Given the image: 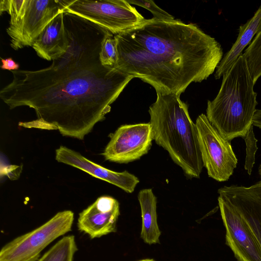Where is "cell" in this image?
Listing matches in <instances>:
<instances>
[{
    "instance_id": "cell-6",
    "label": "cell",
    "mask_w": 261,
    "mask_h": 261,
    "mask_svg": "<svg viewBox=\"0 0 261 261\" xmlns=\"http://www.w3.org/2000/svg\"><path fill=\"white\" fill-rule=\"evenodd\" d=\"M64 12L87 19L114 35L129 31L146 20L125 0H71Z\"/></svg>"
},
{
    "instance_id": "cell-11",
    "label": "cell",
    "mask_w": 261,
    "mask_h": 261,
    "mask_svg": "<svg viewBox=\"0 0 261 261\" xmlns=\"http://www.w3.org/2000/svg\"><path fill=\"white\" fill-rule=\"evenodd\" d=\"M218 193L241 214L261 248V181L249 187L224 186Z\"/></svg>"
},
{
    "instance_id": "cell-4",
    "label": "cell",
    "mask_w": 261,
    "mask_h": 261,
    "mask_svg": "<svg viewBox=\"0 0 261 261\" xmlns=\"http://www.w3.org/2000/svg\"><path fill=\"white\" fill-rule=\"evenodd\" d=\"M216 97L208 100L206 117L226 140L244 138L253 125L256 111V93L243 54L222 76Z\"/></svg>"
},
{
    "instance_id": "cell-20",
    "label": "cell",
    "mask_w": 261,
    "mask_h": 261,
    "mask_svg": "<svg viewBox=\"0 0 261 261\" xmlns=\"http://www.w3.org/2000/svg\"><path fill=\"white\" fill-rule=\"evenodd\" d=\"M246 145V156L245 169L250 175L255 162V154L257 149V140L253 133V125L250 127L245 136L243 138Z\"/></svg>"
},
{
    "instance_id": "cell-17",
    "label": "cell",
    "mask_w": 261,
    "mask_h": 261,
    "mask_svg": "<svg viewBox=\"0 0 261 261\" xmlns=\"http://www.w3.org/2000/svg\"><path fill=\"white\" fill-rule=\"evenodd\" d=\"M73 235L63 237L37 261H73L77 250Z\"/></svg>"
},
{
    "instance_id": "cell-22",
    "label": "cell",
    "mask_w": 261,
    "mask_h": 261,
    "mask_svg": "<svg viewBox=\"0 0 261 261\" xmlns=\"http://www.w3.org/2000/svg\"><path fill=\"white\" fill-rule=\"evenodd\" d=\"M2 64L1 68L3 70L14 71L19 70V65L15 62L11 58L6 59L1 58Z\"/></svg>"
},
{
    "instance_id": "cell-7",
    "label": "cell",
    "mask_w": 261,
    "mask_h": 261,
    "mask_svg": "<svg viewBox=\"0 0 261 261\" xmlns=\"http://www.w3.org/2000/svg\"><path fill=\"white\" fill-rule=\"evenodd\" d=\"M73 220L71 211L58 212L42 225L4 245L0 261H37L46 247L71 230Z\"/></svg>"
},
{
    "instance_id": "cell-10",
    "label": "cell",
    "mask_w": 261,
    "mask_h": 261,
    "mask_svg": "<svg viewBox=\"0 0 261 261\" xmlns=\"http://www.w3.org/2000/svg\"><path fill=\"white\" fill-rule=\"evenodd\" d=\"M226 229V244L238 261H261V248L241 214L227 201L218 198Z\"/></svg>"
},
{
    "instance_id": "cell-18",
    "label": "cell",
    "mask_w": 261,
    "mask_h": 261,
    "mask_svg": "<svg viewBox=\"0 0 261 261\" xmlns=\"http://www.w3.org/2000/svg\"><path fill=\"white\" fill-rule=\"evenodd\" d=\"M243 56L255 84L261 76V28L245 49Z\"/></svg>"
},
{
    "instance_id": "cell-15",
    "label": "cell",
    "mask_w": 261,
    "mask_h": 261,
    "mask_svg": "<svg viewBox=\"0 0 261 261\" xmlns=\"http://www.w3.org/2000/svg\"><path fill=\"white\" fill-rule=\"evenodd\" d=\"M261 28V5L253 17L240 27L239 34L236 42L230 49L223 57L216 68V79L222 77L233 66L242 51L250 44L255 35Z\"/></svg>"
},
{
    "instance_id": "cell-1",
    "label": "cell",
    "mask_w": 261,
    "mask_h": 261,
    "mask_svg": "<svg viewBox=\"0 0 261 261\" xmlns=\"http://www.w3.org/2000/svg\"><path fill=\"white\" fill-rule=\"evenodd\" d=\"M64 21L69 41L66 53L47 68L12 71L13 80L2 89L0 98L10 109H34L37 119L19 126L58 129L82 140L105 119L134 77L101 64V44L110 32L67 12Z\"/></svg>"
},
{
    "instance_id": "cell-21",
    "label": "cell",
    "mask_w": 261,
    "mask_h": 261,
    "mask_svg": "<svg viewBox=\"0 0 261 261\" xmlns=\"http://www.w3.org/2000/svg\"><path fill=\"white\" fill-rule=\"evenodd\" d=\"M129 4H133L143 7L149 11L154 18L160 20L171 21L174 20V17L157 6L152 1L126 0Z\"/></svg>"
},
{
    "instance_id": "cell-9",
    "label": "cell",
    "mask_w": 261,
    "mask_h": 261,
    "mask_svg": "<svg viewBox=\"0 0 261 261\" xmlns=\"http://www.w3.org/2000/svg\"><path fill=\"white\" fill-rule=\"evenodd\" d=\"M153 140L149 122L122 125L111 135L102 155L110 162L128 163L146 154Z\"/></svg>"
},
{
    "instance_id": "cell-24",
    "label": "cell",
    "mask_w": 261,
    "mask_h": 261,
    "mask_svg": "<svg viewBox=\"0 0 261 261\" xmlns=\"http://www.w3.org/2000/svg\"><path fill=\"white\" fill-rule=\"evenodd\" d=\"M258 172H259V174L261 175V164L258 169Z\"/></svg>"
},
{
    "instance_id": "cell-3",
    "label": "cell",
    "mask_w": 261,
    "mask_h": 261,
    "mask_svg": "<svg viewBox=\"0 0 261 261\" xmlns=\"http://www.w3.org/2000/svg\"><path fill=\"white\" fill-rule=\"evenodd\" d=\"M149 109L153 140L190 178H199L203 167L196 124L180 96L156 92Z\"/></svg>"
},
{
    "instance_id": "cell-19",
    "label": "cell",
    "mask_w": 261,
    "mask_h": 261,
    "mask_svg": "<svg viewBox=\"0 0 261 261\" xmlns=\"http://www.w3.org/2000/svg\"><path fill=\"white\" fill-rule=\"evenodd\" d=\"M99 58L103 65L115 67L118 59V52L114 35L111 33H109L102 43Z\"/></svg>"
},
{
    "instance_id": "cell-14",
    "label": "cell",
    "mask_w": 261,
    "mask_h": 261,
    "mask_svg": "<svg viewBox=\"0 0 261 261\" xmlns=\"http://www.w3.org/2000/svg\"><path fill=\"white\" fill-rule=\"evenodd\" d=\"M69 44L64 12L57 15L46 26L32 47L41 58L53 61L66 53Z\"/></svg>"
},
{
    "instance_id": "cell-8",
    "label": "cell",
    "mask_w": 261,
    "mask_h": 261,
    "mask_svg": "<svg viewBox=\"0 0 261 261\" xmlns=\"http://www.w3.org/2000/svg\"><path fill=\"white\" fill-rule=\"evenodd\" d=\"M195 124L203 165L209 177L218 181L227 180L238 163L230 142L219 134L205 114L199 115Z\"/></svg>"
},
{
    "instance_id": "cell-23",
    "label": "cell",
    "mask_w": 261,
    "mask_h": 261,
    "mask_svg": "<svg viewBox=\"0 0 261 261\" xmlns=\"http://www.w3.org/2000/svg\"><path fill=\"white\" fill-rule=\"evenodd\" d=\"M138 261H155V260L154 259H153L146 258V259H142V260H138Z\"/></svg>"
},
{
    "instance_id": "cell-13",
    "label": "cell",
    "mask_w": 261,
    "mask_h": 261,
    "mask_svg": "<svg viewBox=\"0 0 261 261\" xmlns=\"http://www.w3.org/2000/svg\"><path fill=\"white\" fill-rule=\"evenodd\" d=\"M56 160L58 162L75 167L94 177L113 184L128 193L133 192L139 182L138 177L127 171L118 172L111 170L64 146L56 149Z\"/></svg>"
},
{
    "instance_id": "cell-16",
    "label": "cell",
    "mask_w": 261,
    "mask_h": 261,
    "mask_svg": "<svg viewBox=\"0 0 261 261\" xmlns=\"http://www.w3.org/2000/svg\"><path fill=\"white\" fill-rule=\"evenodd\" d=\"M141 210V238L147 244L159 243L161 232L157 221L156 197L151 189L141 190L138 195Z\"/></svg>"
},
{
    "instance_id": "cell-2",
    "label": "cell",
    "mask_w": 261,
    "mask_h": 261,
    "mask_svg": "<svg viewBox=\"0 0 261 261\" xmlns=\"http://www.w3.org/2000/svg\"><path fill=\"white\" fill-rule=\"evenodd\" d=\"M114 38L118 52L114 68L164 94L180 96L192 83L206 80L223 55L214 38L178 19H146Z\"/></svg>"
},
{
    "instance_id": "cell-5",
    "label": "cell",
    "mask_w": 261,
    "mask_h": 261,
    "mask_svg": "<svg viewBox=\"0 0 261 261\" xmlns=\"http://www.w3.org/2000/svg\"><path fill=\"white\" fill-rule=\"evenodd\" d=\"M71 0H1L0 13L10 16L7 33L14 50L32 46L46 26Z\"/></svg>"
},
{
    "instance_id": "cell-12",
    "label": "cell",
    "mask_w": 261,
    "mask_h": 261,
    "mask_svg": "<svg viewBox=\"0 0 261 261\" xmlns=\"http://www.w3.org/2000/svg\"><path fill=\"white\" fill-rule=\"evenodd\" d=\"M119 215L118 201L111 196H100L79 214L78 229L92 239L115 232Z\"/></svg>"
}]
</instances>
